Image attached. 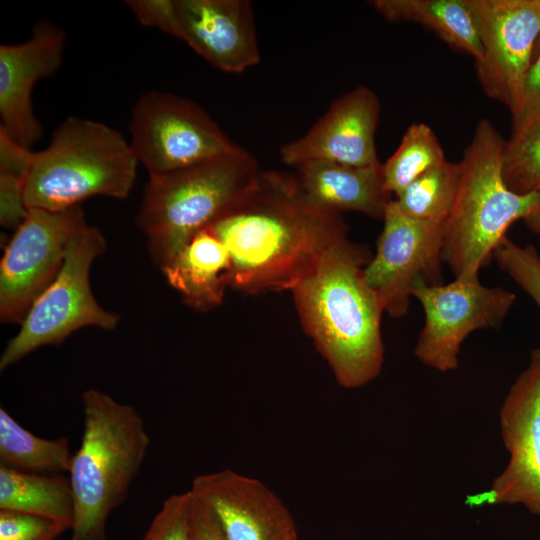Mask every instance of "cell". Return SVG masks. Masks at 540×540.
<instances>
[{
    "instance_id": "1",
    "label": "cell",
    "mask_w": 540,
    "mask_h": 540,
    "mask_svg": "<svg viewBox=\"0 0 540 540\" xmlns=\"http://www.w3.org/2000/svg\"><path fill=\"white\" fill-rule=\"evenodd\" d=\"M207 228L228 251L229 287L250 294L291 291L348 230L342 214L313 203L295 176L262 170Z\"/></svg>"
},
{
    "instance_id": "2",
    "label": "cell",
    "mask_w": 540,
    "mask_h": 540,
    "mask_svg": "<svg viewBox=\"0 0 540 540\" xmlns=\"http://www.w3.org/2000/svg\"><path fill=\"white\" fill-rule=\"evenodd\" d=\"M370 259L365 247L346 237L291 290L304 329L348 389L373 381L384 362V308L364 278Z\"/></svg>"
},
{
    "instance_id": "3",
    "label": "cell",
    "mask_w": 540,
    "mask_h": 540,
    "mask_svg": "<svg viewBox=\"0 0 540 540\" xmlns=\"http://www.w3.org/2000/svg\"><path fill=\"white\" fill-rule=\"evenodd\" d=\"M503 144L494 125L482 119L459 161L456 198L442 226V259L455 278H479L514 222L523 220L540 234V192L508 188L501 170Z\"/></svg>"
},
{
    "instance_id": "4",
    "label": "cell",
    "mask_w": 540,
    "mask_h": 540,
    "mask_svg": "<svg viewBox=\"0 0 540 540\" xmlns=\"http://www.w3.org/2000/svg\"><path fill=\"white\" fill-rule=\"evenodd\" d=\"M83 433L69 479L70 540H105L107 520L125 501L150 446L144 420L129 404L91 388L82 394Z\"/></svg>"
},
{
    "instance_id": "5",
    "label": "cell",
    "mask_w": 540,
    "mask_h": 540,
    "mask_svg": "<svg viewBox=\"0 0 540 540\" xmlns=\"http://www.w3.org/2000/svg\"><path fill=\"white\" fill-rule=\"evenodd\" d=\"M138 164L118 130L70 116L54 130L49 145L34 152L24 180L26 206L62 211L94 196L124 199L134 186Z\"/></svg>"
},
{
    "instance_id": "6",
    "label": "cell",
    "mask_w": 540,
    "mask_h": 540,
    "mask_svg": "<svg viewBox=\"0 0 540 540\" xmlns=\"http://www.w3.org/2000/svg\"><path fill=\"white\" fill-rule=\"evenodd\" d=\"M260 171L256 158L238 145L198 165L150 175L136 223L154 263L163 268L196 233L233 207Z\"/></svg>"
},
{
    "instance_id": "7",
    "label": "cell",
    "mask_w": 540,
    "mask_h": 540,
    "mask_svg": "<svg viewBox=\"0 0 540 540\" xmlns=\"http://www.w3.org/2000/svg\"><path fill=\"white\" fill-rule=\"evenodd\" d=\"M105 249L106 240L94 226L87 224L75 235L57 276L34 301L4 348L1 371L42 346L61 344L80 328L116 329L120 316L98 303L90 285L91 266Z\"/></svg>"
},
{
    "instance_id": "8",
    "label": "cell",
    "mask_w": 540,
    "mask_h": 540,
    "mask_svg": "<svg viewBox=\"0 0 540 540\" xmlns=\"http://www.w3.org/2000/svg\"><path fill=\"white\" fill-rule=\"evenodd\" d=\"M128 127L131 149L149 176L198 165L238 146L200 105L168 92L142 94Z\"/></svg>"
},
{
    "instance_id": "9",
    "label": "cell",
    "mask_w": 540,
    "mask_h": 540,
    "mask_svg": "<svg viewBox=\"0 0 540 540\" xmlns=\"http://www.w3.org/2000/svg\"><path fill=\"white\" fill-rule=\"evenodd\" d=\"M413 298L424 312L414 354L422 364L442 373L457 369L461 345L472 332L499 328L516 301L513 292L485 286L479 278L420 284Z\"/></svg>"
},
{
    "instance_id": "10",
    "label": "cell",
    "mask_w": 540,
    "mask_h": 540,
    "mask_svg": "<svg viewBox=\"0 0 540 540\" xmlns=\"http://www.w3.org/2000/svg\"><path fill=\"white\" fill-rule=\"evenodd\" d=\"M87 225L81 205L62 211L29 209L0 262V319L19 324L60 271L68 247Z\"/></svg>"
},
{
    "instance_id": "11",
    "label": "cell",
    "mask_w": 540,
    "mask_h": 540,
    "mask_svg": "<svg viewBox=\"0 0 540 540\" xmlns=\"http://www.w3.org/2000/svg\"><path fill=\"white\" fill-rule=\"evenodd\" d=\"M482 46L475 62L485 94L520 111L524 84L540 36V0H466Z\"/></svg>"
},
{
    "instance_id": "12",
    "label": "cell",
    "mask_w": 540,
    "mask_h": 540,
    "mask_svg": "<svg viewBox=\"0 0 540 540\" xmlns=\"http://www.w3.org/2000/svg\"><path fill=\"white\" fill-rule=\"evenodd\" d=\"M502 441L509 454L488 489L469 495L470 507L521 504L540 517V348L510 387L499 411Z\"/></svg>"
},
{
    "instance_id": "13",
    "label": "cell",
    "mask_w": 540,
    "mask_h": 540,
    "mask_svg": "<svg viewBox=\"0 0 540 540\" xmlns=\"http://www.w3.org/2000/svg\"><path fill=\"white\" fill-rule=\"evenodd\" d=\"M376 252L364 268L368 286L392 318L404 317L414 289L443 283L442 224L413 219L393 200L383 215Z\"/></svg>"
},
{
    "instance_id": "14",
    "label": "cell",
    "mask_w": 540,
    "mask_h": 540,
    "mask_svg": "<svg viewBox=\"0 0 540 540\" xmlns=\"http://www.w3.org/2000/svg\"><path fill=\"white\" fill-rule=\"evenodd\" d=\"M65 43V31L43 20L27 40L0 45V127L24 147L31 149L43 132L33 111V88L59 70Z\"/></svg>"
},
{
    "instance_id": "15",
    "label": "cell",
    "mask_w": 540,
    "mask_h": 540,
    "mask_svg": "<svg viewBox=\"0 0 540 540\" xmlns=\"http://www.w3.org/2000/svg\"><path fill=\"white\" fill-rule=\"evenodd\" d=\"M380 102L367 86H358L329 106L301 137L284 144L280 158L288 166L327 161L350 166H372L377 157L375 134Z\"/></svg>"
},
{
    "instance_id": "16",
    "label": "cell",
    "mask_w": 540,
    "mask_h": 540,
    "mask_svg": "<svg viewBox=\"0 0 540 540\" xmlns=\"http://www.w3.org/2000/svg\"><path fill=\"white\" fill-rule=\"evenodd\" d=\"M189 490L214 513L227 540H297L285 504L255 478L224 469L195 477Z\"/></svg>"
},
{
    "instance_id": "17",
    "label": "cell",
    "mask_w": 540,
    "mask_h": 540,
    "mask_svg": "<svg viewBox=\"0 0 540 540\" xmlns=\"http://www.w3.org/2000/svg\"><path fill=\"white\" fill-rule=\"evenodd\" d=\"M181 38L216 69L239 74L260 61L247 0H176Z\"/></svg>"
},
{
    "instance_id": "18",
    "label": "cell",
    "mask_w": 540,
    "mask_h": 540,
    "mask_svg": "<svg viewBox=\"0 0 540 540\" xmlns=\"http://www.w3.org/2000/svg\"><path fill=\"white\" fill-rule=\"evenodd\" d=\"M304 194L331 211H355L382 219L393 200L386 189L382 163L358 167L327 161H308L294 167Z\"/></svg>"
},
{
    "instance_id": "19",
    "label": "cell",
    "mask_w": 540,
    "mask_h": 540,
    "mask_svg": "<svg viewBox=\"0 0 540 540\" xmlns=\"http://www.w3.org/2000/svg\"><path fill=\"white\" fill-rule=\"evenodd\" d=\"M228 251L210 228L196 233L163 267L167 282L197 311L220 305L229 287Z\"/></svg>"
},
{
    "instance_id": "20",
    "label": "cell",
    "mask_w": 540,
    "mask_h": 540,
    "mask_svg": "<svg viewBox=\"0 0 540 540\" xmlns=\"http://www.w3.org/2000/svg\"><path fill=\"white\" fill-rule=\"evenodd\" d=\"M370 5L391 22H414L433 31L452 48L482 58V46L466 0H373Z\"/></svg>"
},
{
    "instance_id": "21",
    "label": "cell",
    "mask_w": 540,
    "mask_h": 540,
    "mask_svg": "<svg viewBox=\"0 0 540 540\" xmlns=\"http://www.w3.org/2000/svg\"><path fill=\"white\" fill-rule=\"evenodd\" d=\"M0 509L50 518L71 529L74 496L70 479L64 474H38L0 465Z\"/></svg>"
},
{
    "instance_id": "22",
    "label": "cell",
    "mask_w": 540,
    "mask_h": 540,
    "mask_svg": "<svg viewBox=\"0 0 540 540\" xmlns=\"http://www.w3.org/2000/svg\"><path fill=\"white\" fill-rule=\"evenodd\" d=\"M73 455L67 437H38L0 408L1 466L38 474H64L70 471Z\"/></svg>"
},
{
    "instance_id": "23",
    "label": "cell",
    "mask_w": 540,
    "mask_h": 540,
    "mask_svg": "<svg viewBox=\"0 0 540 540\" xmlns=\"http://www.w3.org/2000/svg\"><path fill=\"white\" fill-rule=\"evenodd\" d=\"M460 174V163L446 160L414 180L394 201L413 219L443 225L453 207Z\"/></svg>"
},
{
    "instance_id": "24",
    "label": "cell",
    "mask_w": 540,
    "mask_h": 540,
    "mask_svg": "<svg viewBox=\"0 0 540 540\" xmlns=\"http://www.w3.org/2000/svg\"><path fill=\"white\" fill-rule=\"evenodd\" d=\"M501 170L512 191L540 192V107L512 121L511 135L503 144Z\"/></svg>"
},
{
    "instance_id": "25",
    "label": "cell",
    "mask_w": 540,
    "mask_h": 540,
    "mask_svg": "<svg viewBox=\"0 0 540 540\" xmlns=\"http://www.w3.org/2000/svg\"><path fill=\"white\" fill-rule=\"evenodd\" d=\"M446 160L432 128L425 123H412L396 151L382 164L385 187L394 198L422 174Z\"/></svg>"
},
{
    "instance_id": "26",
    "label": "cell",
    "mask_w": 540,
    "mask_h": 540,
    "mask_svg": "<svg viewBox=\"0 0 540 540\" xmlns=\"http://www.w3.org/2000/svg\"><path fill=\"white\" fill-rule=\"evenodd\" d=\"M493 259L540 308V256L537 250L505 238L496 248Z\"/></svg>"
},
{
    "instance_id": "27",
    "label": "cell",
    "mask_w": 540,
    "mask_h": 540,
    "mask_svg": "<svg viewBox=\"0 0 540 540\" xmlns=\"http://www.w3.org/2000/svg\"><path fill=\"white\" fill-rule=\"evenodd\" d=\"M67 529V525L50 518L0 509V540H56Z\"/></svg>"
},
{
    "instance_id": "28",
    "label": "cell",
    "mask_w": 540,
    "mask_h": 540,
    "mask_svg": "<svg viewBox=\"0 0 540 540\" xmlns=\"http://www.w3.org/2000/svg\"><path fill=\"white\" fill-rule=\"evenodd\" d=\"M188 491L168 497L142 540H189Z\"/></svg>"
},
{
    "instance_id": "29",
    "label": "cell",
    "mask_w": 540,
    "mask_h": 540,
    "mask_svg": "<svg viewBox=\"0 0 540 540\" xmlns=\"http://www.w3.org/2000/svg\"><path fill=\"white\" fill-rule=\"evenodd\" d=\"M125 3L142 25L181 38L176 0H127Z\"/></svg>"
},
{
    "instance_id": "30",
    "label": "cell",
    "mask_w": 540,
    "mask_h": 540,
    "mask_svg": "<svg viewBox=\"0 0 540 540\" xmlns=\"http://www.w3.org/2000/svg\"><path fill=\"white\" fill-rule=\"evenodd\" d=\"M24 199V180L0 173V223L17 229L28 213Z\"/></svg>"
},
{
    "instance_id": "31",
    "label": "cell",
    "mask_w": 540,
    "mask_h": 540,
    "mask_svg": "<svg viewBox=\"0 0 540 540\" xmlns=\"http://www.w3.org/2000/svg\"><path fill=\"white\" fill-rule=\"evenodd\" d=\"M189 540H227L210 508L188 490Z\"/></svg>"
},
{
    "instance_id": "32",
    "label": "cell",
    "mask_w": 540,
    "mask_h": 540,
    "mask_svg": "<svg viewBox=\"0 0 540 540\" xmlns=\"http://www.w3.org/2000/svg\"><path fill=\"white\" fill-rule=\"evenodd\" d=\"M34 151L16 142L0 127V173L25 180Z\"/></svg>"
},
{
    "instance_id": "33",
    "label": "cell",
    "mask_w": 540,
    "mask_h": 540,
    "mask_svg": "<svg viewBox=\"0 0 540 540\" xmlns=\"http://www.w3.org/2000/svg\"><path fill=\"white\" fill-rule=\"evenodd\" d=\"M540 107V48L533 56L528 70L519 114L512 119L515 121L529 112Z\"/></svg>"
},
{
    "instance_id": "34",
    "label": "cell",
    "mask_w": 540,
    "mask_h": 540,
    "mask_svg": "<svg viewBox=\"0 0 540 540\" xmlns=\"http://www.w3.org/2000/svg\"><path fill=\"white\" fill-rule=\"evenodd\" d=\"M539 48H540V36H539V38H538V40H537V43H536V45H535L534 55H535V53L539 50ZM534 55H533V56H534Z\"/></svg>"
}]
</instances>
